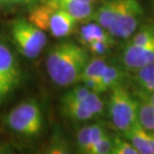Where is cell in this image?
I'll return each instance as SVG.
<instances>
[{"label": "cell", "instance_id": "277c9868", "mask_svg": "<svg viewBox=\"0 0 154 154\" xmlns=\"http://www.w3.org/2000/svg\"><path fill=\"white\" fill-rule=\"evenodd\" d=\"M139 100L122 85L113 88L107 102V112L113 126L121 133L138 122Z\"/></svg>", "mask_w": 154, "mask_h": 154}, {"label": "cell", "instance_id": "e0dca14e", "mask_svg": "<svg viewBox=\"0 0 154 154\" xmlns=\"http://www.w3.org/2000/svg\"><path fill=\"white\" fill-rule=\"evenodd\" d=\"M138 123L145 131L154 134V106L146 100L139 99Z\"/></svg>", "mask_w": 154, "mask_h": 154}, {"label": "cell", "instance_id": "7a4b0ae2", "mask_svg": "<svg viewBox=\"0 0 154 154\" xmlns=\"http://www.w3.org/2000/svg\"><path fill=\"white\" fill-rule=\"evenodd\" d=\"M28 20L44 32H49L55 38L69 36L78 23L71 15L45 1L31 9Z\"/></svg>", "mask_w": 154, "mask_h": 154}, {"label": "cell", "instance_id": "7c38bea8", "mask_svg": "<svg viewBox=\"0 0 154 154\" xmlns=\"http://www.w3.org/2000/svg\"><path fill=\"white\" fill-rule=\"evenodd\" d=\"M125 70L124 67L108 63L99 79L98 94L111 91L113 88L122 85L123 80L125 79Z\"/></svg>", "mask_w": 154, "mask_h": 154}, {"label": "cell", "instance_id": "4dcf8cb0", "mask_svg": "<svg viewBox=\"0 0 154 154\" xmlns=\"http://www.w3.org/2000/svg\"><path fill=\"white\" fill-rule=\"evenodd\" d=\"M76 1H79V2H82V3H87V4L95 5L98 0H76Z\"/></svg>", "mask_w": 154, "mask_h": 154}, {"label": "cell", "instance_id": "ac0fdd59", "mask_svg": "<svg viewBox=\"0 0 154 154\" xmlns=\"http://www.w3.org/2000/svg\"><path fill=\"white\" fill-rule=\"evenodd\" d=\"M154 40V24H145L138 28L126 40L125 46H138Z\"/></svg>", "mask_w": 154, "mask_h": 154}, {"label": "cell", "instance_id": "f1b7e54d", "mask_svg": "<svg viewBox=\"0 0 154 154\" xmlns=\"http://www.w3.org/2000/svg\"><path fill=\"white\" fill-rule=\"evenodd\" d=\"M11 148L10 146L7 145L6 143L0 142V154L2 153H11Z\"/></svg>", "mask_w": 154, "mask_h": 154}, {"label": "cell", "instance_id": "6da1fadb", "mask_svg": "<svg viewBox=\"0 0 154 154\" xmlns=\"http://www.w3.org/2000/svg\"><path fill=\"white\" fill-rule=\"evenodd\" d=\"M89 59V52L85 47L72 41H62L49 50L45 61L46 70L54 84L66 87L80 82Z\"/></svg>", "mask_w": 154, "mask_h": 154}, {"label": "cell", "instance_id": "4316f807", "mask_svg": "<svg viewBox=\"0 0 154 154\" xmlns=\"http://www.w3.org/2000/svg\"><path fill=\"white\" fill-rule=\"evenodd\" d=\"M34 0H0V8L11 7V6H16L21 4H29Z\"/></svg>", "mask_w": 154, "mask_h": 154}, {"label": "cell", "instance_id": "9a60e30c", "mask_svg": "<svg viewBox=\"0 0 154 154\" xmlns=\"http://www.w3.org/2000/svg\"><path fill=\"white\" fill-rule=\"evenodd\" d=\"M119 0H105L92 15L91 20L102 26L103 28L108 30L112 21L114 19Z\"/></svg>", "mask_w": 154, "mask_h": 154}, {"label": "cell", "instance_id": "d6986e66", "mask_svg": "<svg viewBox=\"0 0 154 154\" xmlns=\"http://www.w3.org/2000/svg\"><path fill=\"white\" fill-rule=\"evenodd\" d=\"M76 146L79 152L89 154L91 148L90 124L84 125L78 130L76 134Z\"/></svg>", "mask_w": 154, "mask_h": 154}, {"label": "cell", "instance_id": "9c48e42d", "mask_svg": "<svg viewBox=\"0 0 154 154\" xmlns=\"http://www.w3.org/2000/svg\"><path fill=\"white\" fill-rule=\"evenodd\" d=\"M108 63L104 56H94L89 59L82 71L80 82H82V84H84L91 91L98 93L99 79Z\"/></svg>", "mask_w": 154, "mask_h": 154}, {"label": "cell", "instance_id": "30bf717a", "mask_svg": "<svg viewBox=\"0 0 154 154\" xmlns=\"http://www.w3.org/2000/svg\"><path fill=\"white\" fill-rule=\"evenodd\" d=\"M44 1L65 11L66 13L74 17L78 22L91 20L92 15L95 11V5L82 3L76 0H44Z\"/></svg>", "mask_w": 154, "mask_h": 154}, {"label": "cell", "instance_id": "ffe728a7", "mask_svg": "<svg viewBox=\"0 0 154 154\" xmlns=\"http://www.w3.org/2000/svg\"><path fill=\"white\" fill-rule=\"evenodd\" d=\"M84 102L88 108L90 109V111L94 115V117L103 114L104 110H105L104 101L100 97V94H98L94 91H90L88 96L84 99Z\"/></svg>", "mask_w": 154, "mask_h": 154}, {"label": "cell", "instance_id": "44dd1931", "mask_svg": "<svg viewBox=\"0 0 154 154\" xmlns=\"http://www.w3.org/2000/svg\"><path fill=\"white\" fill-rule=\"evenodd\" d=\"M113 145V136L106 132L93 146L89 154H111Z\"/></svg>", "mask_w": 154, "mask_h": 154}, {"label": "cell", "instance_id": "8fae6325", "mask_svg": "<svg viewBox=\"0 0 154 154\" xmlns=\"http://www.w3.org/2000/svg\"><path fill=\"white\" fill-rule=\"evenodd\" d=\"M84 24L78 30V38L83 46H86L95 40H103L114 44V37L99 24L94 22H83Z\"/></svg>", "mask_w": 154, "mask_h": 154}, {"label": "cell", "instance_id": "7402d4cb", "mask_svg": "<svg viewBox=\"0 0 154 154\" xmlns=\"http://www.w3.org/2000/svg\"><path fill=\"white\" fill-rule=\"evenodd\" d=\"M90 89L87 88L84 84L76 85L68 91L65 92L64 95L61 97L62 101H82L84 100L88 94L90 93Z\"/></svg>", "mask_w": 154, "mask_h": 154}, {"label": "cell", "instance_id": "3957f363", "mask_svg": "<svg viewBox=\"0 0 154 154\" xmlns=\"http://www.w3.org/2000/svg\"><path fill=\"white\" fill-rule=\"evenodd\" d=\"M6 127L23 137H35L44 127V119L39 103L34 98L14 106L4 117Z\"/></svg>", "mask_w": 154, "mask_h": 154}, {"label": "cell", "instance_id": "5b68a950", "mask_svg": "<svg viewBox=\"0 0 154 154\" xmlns=\"http://www.w3.org/2000/svg\"><path fill=\"white\" fill-rule=\"evenodd\" d=\"M12 42L27 59L37 58L47 44L46 33L25 18H16L10 24Z\"/></svg>", "mask_w": 154, "mask_h": 154}, {"label": "cell", "instance_id": "83f0119b", "mask_svg": "<svg viewBox=\"0 0 154 154\" xmlns=\"http://www.w3.org/2000/svg\"><path fill=\"white\" fill-rule=\"evenodd\" d=\"M137 96L139 97V99L146 100L147 102H149L150 104H152L154 106V91L151 92H140L137 91Z\"/></svg>", "mask_w": 154, "mask_h": 154}, {"label": "cell", "instance_id": "4fadbf2b", "mask_svg": "<svg viewBox=\"0 0 154 154\" xmlns=\"http://www.w3.org/2000/svg\"><path fill=\"white\" fill-rule=\"evenodd\" d=\"M60 112L65 118L75 122L88 121L94 118L90 109L82 101H62L60 100Z\"/></svg>", "mask_w": 154, "mask_h": 154}, {"label": "cell", "instance_id": "d4e9b609", "mask_svg": "<svg viewBox=\"0 0 154 154\" xmlns=\"http://www.w3.org/2000/svg\"><path fill=\"white\" fill-rule=\"evenodd\" d=\"M19 86V83L0 76V104Z\"/></svg>", "mask_w": 154, "mask_h": 154}, {"label": "cell", "instance_id": "5bb4252c", "mask_svg": "<svg viewBox=\"0 0 154 154\" xmlns=\"http://www.w3.org/2000/svg\"><path fill=\"white\" fill-rule=\"evenodd\" d=\"M125 139L130 142L139 154H153L148 140H147L146 131L141 127L139 123H135L130 129L123 133Z\"/></svg>", "mask_w": 154, "mask_h": 154}, {"label": "cell", "instance_id": "484cf974", "mask_svg": "<svg viewBox=\"0 0 154 154\" xmlns=\"http://www.w3.org/2000/svg\"><path fill=\"white\" fill-rule=\"evenodd\" d=\"M106 133V129L102 123L96 122L90 124V138H91V147ZM91 149V148H90Z\"/></svg>", "mask_w": 154, "mask_h": 154}, {"label": "cell", "instance_id": "603a6c76", "mask_svg": "<svg viewBox=\"0 0 154 154\" xmlns=\"http://www.w3.org/2000/svg\"><path fill=\"white\" fill-rule=\"evenodd\" d=\"M111 154H139L133 145L127 139H122L121 137H113V145Z\"/></svg>", "mask_w": 154, "mask_h": 154}, {"label": "cell", "instance_id": "8992f818", "mask_svg": "<svg viewBox=\"0 0 154 154\" xmlns=\"http://www.w3.org/2000/svg\"><path fill=\"white\" fill-rule=\"evenodd\" d=\"M143 15V7L138 0H119L108 32L114 38L126 41L138 29Z\"/></svg>", "mask_w": 154, "mask_h": 154}, {"label": "cell", "instance_id": "2e32d148", "mask_svg": "<svg viewBox=\"0 0 154 154\" xmlns=\"http://www.w3.org/2000/svg\"><path fill=\"white\" fill-rule=\"evenodd\" d=\"M132 80L135 86L138 88V91H154V62L147 64L134 71Z\"/></svg>", "mask_w": 154, "mask_h": 154}, {"label": "cell", "instance_id": "cb8c5ba5", "mask_svg": "<svg viewBox=\"0 0 154 154\" xmlns=\"http://www.w3.org/2000/svg\"><path fill=\"white\" fill-rule=\"evenodd\" d=\"M113 45H114L113 43L103 41V40H95V41L88 43L85 48L93 56H105L110 49L113 47Z\"/></svg>", "mask_w": 154, "mask_h": 154}, {"label": "cell", "instance_id": "52a82bcc", "mask_svg": "<svg viewBox=\"0 0 154 154\" xmlns=\"http://www.w3.org/2000/svg\"><path fill=\"white\" fill-rule=\"evenodd\" d=\"M122 66L127 71L137 69L154 62V40L138 46H124L121 54Z\"/></svg>", "mask_w": 154, "mask_h": 154}, {"label": "cell", "instance_id": "f546056e", "mask_svg": "<svg viewBox=\"0 0 154 154\" xmlns=\"http://www.w3.org/2000/svg\"><path fill=\"white\" fill-rule=\"evenodd\" d=\"M146 136H147V140H148L149 145H150V147H151L153 154H154V134L146 131Z\"/></svg>", "mask_w": 154, "mask_h": 154}, {"label": "cell", "instance_id": "ba28073f", "mask_svg": "<svg viewBox=\"0 0 154 154\" xmlns=\"http://www.w3.org/2000/svg\"><path fill=\"white\" fill-rule=\"evenodd\" d=\"M0 76L21 83L23 78L19 59L10 46L0 37Z\"/></svg>", "mask_w": 154, "mask_h": 154}]
</instances>
